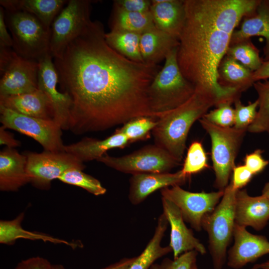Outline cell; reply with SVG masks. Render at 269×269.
I'll list each match as a JSON object with an SVG mask.
<instances>
[{"label":"cell","instance_id":"cell-34","mask_svg":"<svg viewBox=\"0 0 269 269\" xmlns=\"http://www.w3.org/2000/svg\"><path fill=\"white\" fill-rule=\"evenodd\" d=\"M58 179L63 183L81 187L95 196L103 195L107 191L99 180L80 169H69Z\"/></svg>","mask_w":269,"mask_h":269},{"label":"cell","instance_id":"cell-5","mask_svg":"<svg viewBox=\"0 0 269 269\" xmlns=\"http://www.w3.org/2000/svg\"><path fill=\"white\" fill-rule=\"evenodd\" d=\"M237 191L231 183L229 184L218 205L202 221V228L208 235L214 269H222L226 261L227 249L233 237Z\"/></svg>","mask_w":269,"mask_h":269},{"label":"cell","instance_id":"cell-7","mask_svg":"<svg viewBox=\"0 0 269 269\" xmlns=\"http://www.w3.org/2000/svg\"><path fill=\"white\" fill-rule=\"evenodd\" d=\"M199 121L211 141V157L215 176L214 187L224 190L229 184L230 175L235 166V159L247 130L234 127H221L203 117Z\"/></svg>","mask_w":269,"mask_h":269},{"label":"cell","instance_id":"cell-8","mask_svg":"<svg viewBox=\"0 0 269 269\" xmlns=\"http://www.w3.org/2000/svg\"><path fill=\"white\" fill-rule=\"evenodd\" d=\"M89 0H69L53 21L50 29L49 52L53 58L61 56L67 46L88 27Z\"/></svg>","mask_w":269,"mask_h":269},{"label":"cell","instance_id":"cell-11","mask_svg":"<svg viewBox=\"0 0 269 269\" xmlns=\"http://www.w3.org/2000/svg\"><path fill=\"white\" fill-rule=\"evenodd\" d=\"M0 122L5 129L13 130L34 139L44 150L64 151L62 129L53 120L23 115L0 105Z\"/></svg>","mask_w":269,"mask_h":269},{"label":"cell","instance_id":"cell-40","mask_svg":"<svg viewBox=\"0 0 269 269\" xmlns=\"http://www.w3.org/2000/svg\"><path fill=\"white\" fill-rule=\"evenodd\" d=\"M263 150L258 149L248 154L244 159L245 165L254 175L262 172L269 163L262 155Z\"/></svg>","mask_w":269,"mask_h":269},{"label":"cell","instance_id":"cell-28","mask_svg":"<svg viewBox=\"0 0 269 269\" xmlns=\"http://www.w3.org/2000/svg\"><path fill=\"white\" fill-rule=\"evenodd\" d=\"M168 224V222L165 215L162 213L158 219L153 237L141 254L135 257L128 269H149L156 260L172 252L169 246H161V241Z\"/></svg>","mask_w":269,"mask_h":269},{"label":"cell","instance_id":"cell-44","mask_svg":"<svg viewBox=\"0 0 269 269\" xmlns=\"http://www.w3.org/2000/svg\"><path fill=\"white\" fill-rule=\"evenodd\" d=\"M5 130L6 129L2 126L0 128V145L4 144L7 147L14 148L19 146L20 142L15 139L13 135Z\"/></svg>","mask_w":269,"mask_h":269},{"label":"cell","instance_id":"cell-37","mask_svg":"<svg viewBox=\"0 0 269 269\" xmlns=\"http://www.w3.org/2000/svg\"><path fill=\"white\" fill-rule=\"evenodd\" d=\"M231 102L219 104L216 108L205 114L204 119L217 126L223 127H232L234 125V109Z\"/></svg>","mask_w":269,"mask_h":269},{"label":"cell","instance_id":"cell-12","mask_svg":"<svg viewBox=\"0 0 269 269\" xmlns=\"http://www.w3.org/2000/svg\"><path fill=\"white\" fill-rule=\"evenodd\" d=\"M160 193L162 197L178 207L185 221L196 231H200L203 218L215 209L224 194V190L192 192L175 185L163 188Z\"/></svg>","mask_w":269,"mask_h":269},{"label":"cell","instance_id":"cell-35","mask_svg":"<svg viewBox=\"0 0 269 269\" xmlns=\"http://www.w3.org/2000/svg\"><path fill=\"white\" fill-rule=\"evenodd\" d=\"M209 167L208 157L202 143L193 141L189 146L181 171L187 177Z\"/></svg>","mask_w":269,"mask_h":269},{"label":"cell","instance_id":"cell-43","mask_svg":"<svg viewBox=\"0 0 269 269\" xmlns=\"http://www.w3.org/2000/svg\"><path fill=\"white\" fill-rule=\"evenodd\" d=\"M6 26L5 17L4 9L0 6V47L12 48L13 41L11 35L8 31Z\"/></svg>","mask_w":269,"mask_h":269},{"label":"cell","instance_id":"cell-13","mask_svg":"<svg viewBox=\"0 0 269 269\" xmlns=\"http://www.w3.org/2000/svg\"><path fill=\"white\" fill-rule=\"evenodd\" d=\"M38 62L27 59L14 51L0 74V97L15 96L38 89Z\"/></svg>","mask_w":269,"mask_h":269},{"label":"cell","instance_id":"cell-46","mask_svg":"<svg viewBox=\"0 0 269 269\" xmlns=\"http://www.w3.org/2000/svg\"><path fill=\"white\" fill-rule=\"evenodd\" d=\"M135 259V257L123 259L101 269H128Z\"/></svg>","mask_w":269,"mask_h":269},{"label":"cell","instance_id":"cell-1","mask_svg":"<svg viewBox=\"0 0 269 269\" xmlns=\"http://www.w3.org/2000/svg\"><path fill=\"white\" fill-rule=\"evenodd\" d=\"M105 34L101 22L91 21L53 58L61 89L71 100L69 130L75 134L107 130L136 117L155 118L148 90L160 66L121 55Z\"/></svg>","mask_w":269,"mask_h":269},{"label":"cell","instance_id":"cell-20","mask_svg":"<svg viewBox=\"0 0 269 269\" xmlns=\"http://www.w3.org/2000/svg\"><path fill=\"white\" fill-rule=\"evenodd\" d=\"M25 155L14 148L6 147L0 151V190L14 192L29 183Z\"/></svg>","mask_w":269,"mask_h":269},{"label":"cell","instance_id":"cell-45","mask_svg":"<svg viewBox=\"0 0 269 269\" xmlns=\"http://www.w3.org/2000/svg\"><path fill=\"white\" fill-rule=\"evenodd\" d=\"M253 78L255 82L269 78V60L263 61L260 68L253 72Z\"/></svg>","mask_w":269,"mask_h":269},{"label":"cell","instance_id":"cell-24","mask_svg":"<svg viewBox=\"0 0 269 269\" xmlns=\"http://www.w3.org/2000/svg\"><path fill=\"white\" fill-rule=\"evenodd\" d=\"M179 40L155 26L140 35V51L144 63L157 64L165 60L173 49L178 47Z\"/></svg>","mask_w":269,"mask_h":269},{"label":"cell","instance_id":"cell-19","mask_svg":"<svg viewBox=\"0 0 269 269\" xmlns=\"http://www.w3.org/2000/svg\"><path fill=\"white\" fill-rule=\"evenodd\" d=\"M150 12L155 26L179 40L183 28L185 0H152Z\"/></svg>","mask_w":269,"mask_h":269},{"label":"cell","instance_id":"cell-27","mask_svg":"<svg viewBox=\"0 0 269 269\" xmlns=\"http://www.w3.org/2000/svg\"><path fill=\"white\" fill-rule=\"evenodd\" d=\"M253 72L233 58L225 55L218 69V82L223 87L241 94L253 86Z\"/></svg>","mask_w":269,"mask_h":269},{"label":"cell","instance_id":"cell-17","mask_svg":"<svg viewBox=\"0 0 269 269\" xmlns=\"http://www.w3.org/2000/svg\"><path fill=\"white\" fill-rule=\"evenodd\" d=\"M235 223L256 231L263 230L269 221V199L263 195L250 196L246 189L237 190L235 207Z\"/></svg>","mask_w":269,"mask_h":269},{"label":"cell","instance_id":"cell-48","mask_svg":"<svg viewBox=\"0 0 269 269\" xmlns=\"http://www.w3.org/2000/svg\"><path fill=\"white\" fill-rule=\"evenodd\" d=\"M261 195L269 199V182H267L264 185Z\"/></svg>","mask_w":269,"mask_h":269},{"label":"cell","instance_id":"cell-4","mask_svg":"<svg viewBox=\"0 0 269 269\" xmlns=\"http://www.w3.org/2000/svg\"><path fill=\"white\" fill-rule=\"evenodd\" d=\"M177 48L167 55L148 88L149 108L157 118L185 103L195 92V87L185 78L179 68Z\"/></svg>","mask_w":269,"mask_h":269},{"label":"cell","instance_id":"cell-25","mask_svg":"<svg viewBox=\"0 0 269 269\" xmlns=\"http://www.w3.org/2000/svg\"><path fill=\"white\" fill-rule=\"evenodd\" d=\"M65 0H1L4 9L20 10L36 17L50 30L55 17L65 5Z\"/></svg>","mask_w":269,"mask_h":269},{"label":"cell","instance_id":"cell-33","mask_svg":"<svg viewBox=\"0 0 269 269\" xmlns=\"http://www.w3.org/2000/svg\"><path fill=\"white\" fill-rule=\"evenodd\" d=\"M157 119L146 116L136 117L116 131L126 136L130 143L145 140L150 137V132L157 125Z\"/></svg>","mask_w":269,"mask_h":269},{"label":"cell","instance_id":"cell-6","mask_svg":"<svg viewBox=\"0 0 269 269\" xmlns=\"http://www.w3.org/2000/svg\"><path fill=\"white\" fill-rule=\"evenodd\" d=\"M4 17L12 39V49L17 54L38 62L50 53V30L36 17L20 10L4 9Z\"/></svg>","mask_w":269,"mask_h":269},{"label":"cell","instance_id":"cell-23","mask_svg":"<svg viewBox=\"0 0 269 269\" xmlns=\"http://www.w3.org/2000/svg\"><path fill=\"white\" fill-rule=\"evenodd\" d=\"M262 36L265 39L263 61L269 60V0H261L256 10L245 17L240 28L233 33L230 44Z\"/></svg>","mask_w":269,"mask_h":269},{"label":"cell","instance_id":"cell-30","mask_svg":"<svg viewBox=\"0 0 269 269\" xmlns=\"http://www.w3.org/2000/svg\"><path fill=\"white\" fill-rule=\"evenodd\" d=\"M140 35L128 31L111 30L106 33L105 40L121 55L134 61L143 62L140 51Z\"/></svg>","mask_w":269,"mask_h":269},{"label":"cell","instance_id":"cell-49","mask_svg":"<svg viewBox=\"0 0 269 269\" xmlns=\"http://www.w3.org/2000/svg\"><path fill=\"white\" fill-rule=\"evenodd\" d=\"M53 269H66L65 267L60 264L53 265Z\"/></svg>","mask_w":269,"mask_h":269},{"label":"cell","instance_id":"cell-22","mask_svg":"<svg viewBox=\"0 0 269 269\" xmlns=\"http://www.w3.org/2000/svg\"><path fill=\"white\" fill-rule=\"evenodd\" d=\"M130 142L124 134L117 131L102 140L85 137L80 140L65 145L64 150L72 154L82 162L97 160L112 148H123Z\"/></svg>","mask_w":269,"mask_h":269},{"label":"cell","instance_id":"cell-26","mask_svg":"<svg viewBox=\"0 0 269 269\" xmlns=\"http://www.w3.org/2000/svg\"><path fill=\"white\" fill-rule=\"evenodd\" d=\"M24 217V213L21 212L12 220L0 221V244L11 245L14 244L17 239H24L66 245L73 249L78 246L76 243L55 238L48 234L24 229L21 225Z\"/></svg>","mask_w":269,"mask_h":269},{"label":"cell","instance_id":"cell-16","mask_svg":"<svg viewBox=\"0 0 269 269\" xmlns=\"http://www.w3.org/2000/svg\"><path fill=\"white\" fill-rule=\"evenodd\" d=\"M163 213L171 228L169 246L175 259L181 255L191 251H196L202 255L206 253L204 246L194 236L188 229L178 207L173 202L162 197Z\"/></svg>","mask_w":269,"mask_h":269},{"label":"cell","instance_id":"cell-39","mask_svg":"<svg viewBox=\"0 0 269 269\" xmlns=\"http://www.w3.org/2000/svg\"><path fill=\"white\" fill-rule=\"evenodd\" d=\"M151 1L149 0H116L113 7L131 12H146L150 11Z\"/></svg>","mask_w":269,"mask_h":269},{"label":"cell","instance_id":"cell-50","mask_svg":"<svg viewBox=\"0 0 269 269\" xmlns=\"http://www.w3.org/2000/svg\"><path fill=\"white\" fill-rule=\"evenodd\" d=\"M191 269H198L196 263L192 266Z\"/></svg>","mask_w":269,"mask_h":269},{"label":"cell","instance_id":"cell-47","mask_svg":"<svg viewBox=\"0 0 269 269\" xmlns=\"http://www.w3.org/2000/svg\"><path fill=\"white\" fill-rule=\"evenodd\" d=\"M252 269H269V260L255 265Z\"/></svg>","mask_w":269,"mask_h":269},{"label":"cell","instance_id":"cell-21","mask_svg":"<svg viewBox=\"0 0 269 269\" xmlns=\"http://www.w3.org/2000/svg\"><path fill=\"white\" fill-rule=\"evenodd\" d=\"M0 105L19 114L44 120H53L51 104L39 89L18 95L0 97Z\"/></svg>","mask_w":269,"mask_h":269},{"label":"cell","instance_id":"cell-14","mask_svg":"<svg viewBox=\"0 0 269 269\" xmlns=\"http://www.w3.org/2000/svg\"><path fill=\"white\" fill-rule=\"evenodd\" d=\"M53 59L48 53L38 61V88L45 93L51 104L53 120L62 130H69L71 100L58 90V75Z\"/></svg>","mask_w":269,"mask_h":269},{"label":"cell","instance_id":"cell-29","mask_svg":"<svg viewBox=\"0 0 269 269\" xmlns=\"http://www.w3.org/2000/svg\"><path fill=\"white\" fill-rule=\"evenodd\" d=\"M150 11H124L113 7L110 18L111 30H124L141 34L154 26Z\"/></svg>","mask_w":269,"mask_h":269},{"label":"cell","instance_id":"cell-32","mask_svg":"<svg viewBox=\"0 0 269 269\" xmlns=\"http://www.w3.org/2000/svg\"><path fill=\"white\" fill-rule=\"evenodd\" d=\"M226 55L236 60L252 72L259 69L263 62L260 56L259 50L251 39L230 45Z\"/></svg>","mask_w":269,"mask_h":269},{"label":"cell","instance_id":"cell-36","mask_svg":"<svg viewBox=\"0 0 269 269\" xmlns=\"http://www.w3.org/2000/svg\"><path fill=\"white\" fill-rule=\"evenodd\" d=\"M234 103V127L238 129L247 131L248 127L254 122L257 116L258 101L256 100L248 105H244L241 103L239 98L236 99Z\"/></svg>","mask_w":269,"mask_h":269},{"label":"cell","instance_id":"cell-10","mask_svg":"<svg viewBox=\"0 0 269 269\" xmlns=\"http://www.w3.org/2000/svg\"><path fill=\"white\" fill-rule=\"evenodd\" d=\"M23 153L26 157L29 183L41 190H49L52 181L58 179L67 170L73 168L83 170L86 167L83 162L65 151H25Z\"/></svg>","mask_w":269,"mask_h":269},{"label":"cell","instance_id":"cell-18","mask_svg":"<svg viewBox=\"0 0 269 269\" xmlns=\"http://www.w3.org/2000/svg\"><path fill=\"white\" fill-rule=\"evenodd\" d=\"M180 170L175 173H143L133 174L130 179L129 198L137 205L158 189L181 185L187 178Z\"/></svg>","mask_w":269,"mask_h":269},{"label":"cell","instance_id":"cell-2","mask_svg":"<svg viewBox=\"0 0 269 269\" xmlns=\"http://www.w3.org/2000/svg\"><path fill=\"white\" fill-rule=\"evenodd\" d=\"M261 0H185L186 17L177 59L182 73L195 88L214 93L223 102L241 95L222 87L218 69L236 27L254 13Z\"/></svg>","mask_w":269,"mask_h":269},{"label":"cell","instance_id":"cell-38","mask_svg":"<svg viewBox=\"0 0 269 269\" xmlns=\"http://www.w3.org/2000/svg\"><path fill=\"white\" fill-rule=\"evenodd\" d=\"M198 253L196 251H191L173 260L165 258L159 264H153L150 269H191L196 262Z\"/></svg>","mask_w":269,"mask_h":269},{"label":"cell","instance_id":"cell-42","mask_svg":"<svg viewBox=\"0 0 269 269\" xmlns=\"http://www.w3.org/2000/svg\"><path fill=\"white\" fill-rule=\"evenodd\" d=\"M13 269H53V265L47 259L37 256L21 261Z\"/></svg>","mask_w":269,"mask_h":269},{"label":"cell","instance_id":"cell-15","mask_svg":"<svg viewBox=\"0 0 269 269\" xmlns=\"http://www.w3.org/2000/svg\"><path fill=\"white\" fill-rule=\"evenodd\" d=\"M234 243L228 251L227 265L231 268L239 269L269 254V241L263 235L248 232L246 227L235 223Z\"/></svg>","mask_w":269,"mask_h":269},{"label":"cell","instance_id":"cell-3","mask_svg":"<svg viewBox=\"0 0 269 269\" xmlns=\"http://www.w3.org/2000/svg\"><path fill=\"white\" fill-rule=\"evenodd\" d=\"M220 103L219 98L213 92L195 89L187 102L158 118L157 125L152 131L155 144L180 162L191 127L209 109Z\"/></svg>","mask_w":269,"mask_h":269},{"label":"cell","instance_id":"cell-41","mask_svg":"<svg viewBox=\"0 0 269 269\" xmlns=\"http://www.w3.org/2000/svg\"><path fill=\"white\" fill-rule=\"evenodd\" d=\"M253 176V173L245 165L235 166L232 171L231 183L235 189L238 190L247 185Z\"/></svg>","mask_w":269,"mask_h":269},{"label":"cell","instance_id":"cell-31","mask_svg":"<svg viewBox=\"0 0 269 269\" xmlns=\"http://www.w3.org/2000/svg\"><path fill=\"white\" fill-rule=\"evenodd\" d=\"M253 86L257 94L259 110L247 131L252 133H269V81H258Z\"/></svg>","mask_w":269,"mask_h":269},{"label":"cell","instance_id":"cell-9","mask_svg":"<svg viewBox=\"0 0 269 269\" xmlns=\"http://www.w3.org/2000/svg\"><path fill=\"white\" fill-rule=\"evenodd\" d=\"M97 161L118 171L132 174L169 172L180 163L155 144L145 145L122 156H112L106 153Z\"/></svg>","mask_w":269,"mask_h":269}]
</instances>
